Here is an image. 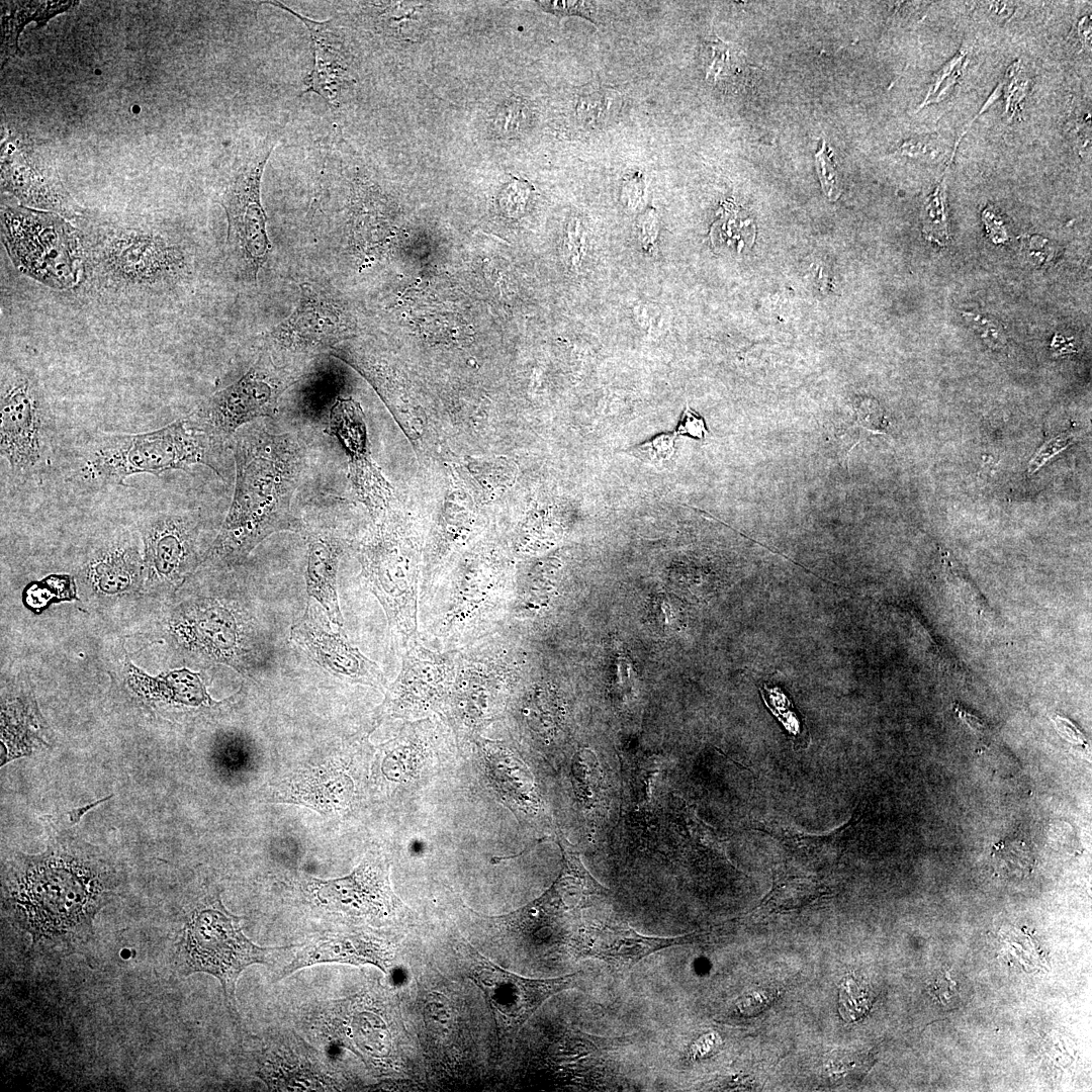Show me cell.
Wrapping results in <instances>:
<instances>
[{
    "label": "cell",
    "instance_id": "cell-1",
    "mask_svg": "<svg viewBox=\"0 0 1092 1092\" xmlns=\"http://www.w3.org/2000/svg\"><path fill=\"white\" fill-rule=\"evenodd\" d=\"M81 851L62 843L40 855L20 853L11 862L3 886L5 904L33 943L70 945L92 935L115 874Z\"/></svg>",
    "mask_w": 1092,
    "mask_h": 1092
},
{
    "label": "cell",
    "instance_id": "cell-2",
    "mask_svg": "<svg viewBox=\"0 0 1092 1092\" xmlns=\"http://www.w3.org/2000/svg\"><path fill=\"white\" fill-rule=\"evenodd\" d=\"M234 455L233 500L201 563L239 564L271 534L300 530L291 509L304 467L296 438L247 429L235 438Z\"/></svg>",
    "mask_w": 1092,
    "mask_h": 1092
},
{
    "label": "cell",
    "instance_id": "cell-3",
    "mask_svg": "<svg viewBox=\"0 0 1092 1092\" xmlns=\"http://www.w3.org/2000/svg\"><path fill=\"white\" fill-rule=\"evenodd\" d=\"M514 583L502 561L474 554L440 578L419 603V636L428 647L459 651L506 629Z\"/></svg>",
    "mask_w": 1092,
    "mask_h": 1092
},
{
    "label": "cell",
    "instance_id": "cell-4",
    "mask_svg": "<svg viewBox=\"0 0 1092 1092\" xmlns=\"http://www.w3.org/2000/svg\"><path fill=\"white\" fill-rule=\"evenodd\" d=\"M223 445L188 418L146 433H95L75 452L69 480L90 489L123 485L126 477L203 464L220 475L218 453Z\"/></svg>",
    "mask_w": 1092,
    "mask_h": 1092
},
{
    "label": "cell",
    "instance_id": "cell-5",
    "mask_svg": "<svg viewBox=\"0 0 1092 1092\" xmlns=\"http://www.w3.org/2000/svg\"><path fill=\"white\" fill-rule=\"evenodd\" d=\"M526 663L525 652L508 629L460 649L448 701L458 723L476 729L498 715L522 678Z\"/></svg>",
    "mask_w": 1092,
    "mask_h": 1092
},
{
    "label": "cell",
    "instance_id": "cell-6",
    "mask_svg": "<svg viewBox=\"0 0 1092 1092\" xmlns=\"http://www.w3.org/2000/svg\"><path fill=\"white\" fill-rule=\"evenodd\" d=\"M0 414V454L10 474L20 482L40 480L53 456L55 419L32 375L3 370Z\"/></svg>",
    "mask_w": 1092,
    "mask_h": 1092
},
{
    "label": "cell",
    "instance_id": "cell-7",
    "mask_svg": "<svg viewBox=\"0 0 1092 1092\" xmlns=\"http://www.w3.org/2000/svg\"><path fill=\"white\" fill-rule=\"evenodd\" d=\"M275 949L249 939L240 917L230 913L219 899L191 913L179 944L182 973H205L218 979L232 1011H237L236 985L242 972L251 965L266 963Z\"/></svg>",
    "mask_w": 1092,
    "mask_h": 1092
},
{
    "label": "cell",
    "instance_id": "cell-8",
    "mask_svg": "<svg viewBox=\"0 0 1092 1092\" xmlns=\"http://www.w3.org/2000/svg\"><path fill=\"white\" fill-rule=\"evenodd\" d=\"M2 238L14 265L54 288L77 283L80 249L75 230L60 215L26 208H2Z\"/></svg>",
    "mask_w": 1092,
    "mask_h": 1092
},
{
    "label": "cell",
    "instance_id": "cell-9",
    "mask_svg": "<svg viewBox=\"0 0 1092 1092\" xmlns=\"http://www.w3.org/2000/svg\"><path fill=\"white\" fill-rule=\"evenodd\" d=\"M299 378L263 354L238 381L207 397L187 418L224 445L244 425L273 417L280 396Z\"/></svg>",
    "mask_w": 1092,
    "mask_h": 1092
},
{
    "label": "cell",
    "instance_id": "cell-10",
    "mask_svg": "<svg viewBox=\"0 0 1092 1092\" xmlns=\"http://www.w3.org/2000/svg\"><path fill=\"white\" fill-rule=\"evenodd\" d=\"M391 530L381 529L366 545L363 571L371 593L377 598L386 615L389 629L403 650L420 640L419 597L420 582L417 566Z\"/></svg>",
    "mask_w": 1092,
    "mask_h": 1092
},
{
    "label": "cell",
    "instance_id": "cell-11",
    "mask_svg": "<svg viewBox=\"0 0 1092 1092\" xmlns=\"http://www.w3.org/2000/svg\"><path fill=\"white\" fill-rule=\"evenodd\" d=\"M278 140L276 134L268 133L247 143L234 162L220 199L229 220V234L255 274L267 261L271 249L260 186L265 165Z\"/></svg>",
    "mask_w": 1092,
    "mask_h": 1092
},
{
    "label": "cell",
    "instance_id": "cell-12",
    "mask_svg": "<svg viewBox=\"0 0 1092 1092\" xmlns=\"http://www.w3.org/2000/svg\"><path fill=\"white\" fill-rule=\"evenodd\" d=\"M459 950L468 977L483 992L500 1034L516 1032L551 996L579 983L573 973L550 979H530L516 975L490 962L466 941Z\"/></svg>",
    "mask_w": 1092,
    "mask_h": 1092
},
{
    "label": "cell",
    "instance_id": "cell-13",
    "mask_svg": "<svg viewBox=\"0 0 1092 1092\" xmlns=\"http://www.w3.org/2000/svg\"><path fill=\"white\" fill-rule=\"evenodd\" d=\"M236 615L221 601L197 600L176 609L168 629L175 643L188 653L242 670L249 650L246 630Z\"/></svg>",
    "mask_w": 1092,
    "mask_h": 1092
},
{
    "label": "cell",
    "instance_id": "cell-14",
    "mask_svg": "<svg viewBox=\"0 0 1092 1092\" xmlns=\"http://www.w3.org/2000/svg\"><path fill=\"white\" fill-rule=\"evenodd\" d=\"M458 651H439L418 640L402 653L401 668L388 688L381 716L413 717L448 704Z\"/></svg>",
    "mask_w": 1092,
    "mask_h": 1092
},
{
    "label": "cell",
    "instance_id": "cell-15",
    "mask_svg": "<svg viewBox=\"0 0 1092 1092\" xmlns=\"http://www.w3.org/2000/svg\"><path fill=\"white\" fill-rule=\"evenodd\" d=\"M141 535L148 585L176 587L201 564L199 525L192 513H156L143 522Z\"/></svg>",
    "mask_w": 1092,
    "mask_h": 1092
},
{
    "label": "cell",
    "instance_id": "cell-16",
    "mask_svg": "<svg viewBox=\"0 0 1092 1092\" xmlns=\"http://www.w3.org/2000/svg\"><path fill=\"white\" fill-rule=\"evenodd\" d=\"M290 637L307 656L335 676L354 684L384 687L386 679L377 663L363 655L346 636L334 631L323 611L311 601L292 625Z\"/></svg>",
    "mask_w": 1092,
    "mask_h": 1092
},
{
    "label": "cell",
    "instance_id": "cell-17",
    "mask_svg": "<svg viewBox=\"0 0 1092 1092\" xmlns=\"http://www.w3.org/2000/svg\"><path fill=\"white\" fill-rule=\"evenodd\" d=\"M328 433L345 449L360 497L371 512L381 511L388 503L390 488L372 460L360 404L352 398H337L329 415Z\"/></svg>",
    "mask_w": 1092,
    "mask_h": 1092
},
{
    "label": "cell",
    "instance_id": "cell-18",
    "mask_svg": "<svg viewBox=\"0 0 1092 1092\" xmlns=\"http://www.w3.org/2000/svg\"><path fill=\"white\" fill-rule=\"evenodd\" d=\"M697 935L648 936L627 924H601L578 928L570 939L575 958L595 959L618 971H629L644 958L664 948L694 942Z\"/></svg>",
    "mask_w": 1092,
    "mask_h": 1092
},
{
    "label": "cell",
    "instance_id": "cell-19",
    "mask_svg": "<svg viewBox=\"0 0 1092 1092\" xmlns=\"http://www.w3.org/2000/svg\"><path fill=\"white\" fill-rule=\"evenodd\" d=\"M343 315L331 293L315 284H300L292 312L271 331L272 341L292 352L331 347L344 327Z\"/></svg>",
    "mask_w": 1092,
    "mask_h": 1092
},
{
    "label": "cell",
    "instance_id": "cell-20",
    "mask_svg": "<svg viewBox=\"0 0 1092 1092\" xmlns=\"http://www.w3.org/2000/svg\"><path fill=\"white\" fill-rule=\"evenodd\" d=\"M85 584L101 598H118L145 579L143 550L128 532L116 534L91 550L81 568Z\"/></svg>",
    "mask_w": 1092,
    "mask_h": 1092
},
{
    "label": "cell",
    "instance_id": "cell-21",
    "mask_svg": "<svg viewBox=\"0 0 1092 1092\" xmlns=\"http://www.w3.org/2000/svg\"><path fill=\"white\" fill-rule=\"evenodd\" d=\"M297 17L307 28L313 55V66L304 92L322 96L330 105L338 106L345 85L351 81L348 56L333 21H316L293 11L281 2H268Z\"/></svg>",
    "mask_w": 1092,
    "mask_h": 1092
},
{
    "label": "cell",
    "instance_id": "cell-22",
    "mask_svg": "<svg viewBox=\"0 0 1092 1092\" xmlns=\"http://www.w3.org/2000/svg\"><path fill=\"white\" fill-rule=\"evenodd\" d=\"M322 904L358 914H386L394 907L385 868L365 861L350 876L330 881L313 880Z\"/></svg>",
    "mask_w": 1092,
    "mask_h": 1092
},
{
    "label": "cell",
    "instance_id": "cell-23",
    "mask_svg": "<svg viewBox=\"0 0 1092 1092\" xmlns=\"http://www.w3.org/2000/svg\"><path fill=\"white\" fill-rule=\"evenodd\" d=\"M391 961L389 945L377 937L364 933H329L298 950L284 968L283 976L315 964L333 962L354 966L373 965L386 973Z\"/></svg>",
    "mask_w": 1092,
    "mask_h": 1092
},
{
    "label": "cell",
    "instance_id": "cell-24",
    "mask_svg": "<svg viewBox=\"0 0 1092 1092\" xmlns=\"http://www.w3.org/2000/svg\"><path fill=\"white\" fill-rule=\"evenodd\" d=\"M2 182L24 204L67 215L78 210L54 171L24 156H13L2 163Z\"/></svg>",
    "mask_w": 1092,
    "mask_h": 1092
},
{
    "label": "cell",
    "instance_id": "cell-25",
    "mask_svg": "<svg viewBox=\"0 0 1092 1092\" xmlns=\"http://www.w3.org/2000/svg\"><path fill=\"white\" fill-rule=\"evenodd\" d=\"M342 554V544L332 534L320 532L309 535L306 589L308 595L322 605L329 618L339 626L344 623L337 594V572Z\"/></svg>",
    "mask_w": 1092,
    "mask_h": 1092
},
{
    "label": "cell",
    "instance_id": "cell-26",
    "mask_svg": "<svg viewBox=\"0 0 1092 1092\" xmlns=\"http://www.w3.org/2000/svg\"><path fill=\"white\" fill-rule=\"evenodd\" d=\"M124 671L129 687L148 701L180 704L188 707L216 704L207 694L199 673L186 668L152 676L127 662Z\"/></svg>",
    "mask_w": 1092,
    "mask_h": 1092
},
{
    "label": "cell",
    "instance_id": "cell-27",
    "mask_svg": "<svg viewBox=\"0 0 1092 1092\" xmlns=\"http://www.w3.org/2000/svg\"><path fill=\"white\" fill-rule=\"evenodd\" d=\"M75 1H13L2 2V54L5 58L19 51L17 40L20 31L29 21L38 26L67 10Z\"/></svg>",
    "mask_w": 1092,
    "mask_h": 1092
},
{
    "label": "cell",
    "instance_id": "cell-28",
    "mask_svg": "<svg viewBox=\"0 0 1092 1092\" xmlns=\"http://www.w3.org/2000/svg\"><path fill=\"white\" fill-rule=\"evenodd\" d=\"M1 719L2 747L5 746L3 755H6L2 760L3 764L8 759L29 753L31 745L39 738L36 730V709L34 706L30 707L28 701L2 703Z\"/></svg>",
    "mask_w": 1092,
    "mask_h": 1092
},
{
    "label": "cell",
    "instance_id": "cell-29",
    "mask_svg": "<svg viewBox=\"0 0 1092 1092\" xmlns=\"http://www.w3.org/2000/svg\"><path fill=\"white\" fill-rule=\"evenodd\" d=\"M711 236L715 246L741 252L753 243L754 222L743 211L728 205L713 225Z\"/></svg>",
    "mask_w": 1092,
    "mask_h": 1092
},
{
    "label": "cell",
    "instance_id": "cell-30",
    "mask_svg": "<svg viewBox=\"0 0 1092 1092\" xmlns=\"http://www.w3.org/2000/svg\"><path fill=\"white\" fill-rule=\"evenodd\" d=\"M621 101L620 94L615 90L592 91L579 97L576 114L584 126L600 127L614 119L620 110Z\"/></svg>",
    "mask_w": 1092,
    "mask_h": 1092
},
{
    "label": "cell",
    "instance_id": "cell-31",
    "mask_svg": "<svg viewBox=\"0 0 1092 1092\" xmlns=\"http://www.w3.org/2000/svg\"><path fill=\"white\" fill-rule=\"evenodd\" d=\"M923 234L926 240L943 247L949 243L945 206L944 178L935 190L925 198L922 207Z\"/></svg>",
    "mask_w": 1092,
    "mask_h": 1092
},
{
    "label": "cell",
    "instance_id": "cell-32",
    "mask_svg": "<svg viewBox=\"0 0 1092 1092\" xmlns=\"http://www.w3.org/2000/svg\"><path fill=\"white\" fill-rule=\"evenodd\" d=\"M994 868L1003 877H1022L1033 868L1034 858L1028 846L1021 841H1000L991 852Z\"/></svg>",
    "mask_w": 1092,
    "mask_h": 1092
},
{
    "label": "cell",
    "instance_id": "cell-33",
    "mask_svg": "<svg viewBox=\"0 0 1092 1092\" xmlns=\"http://www.w3.org/2000/svg\"><path fill=\"white\" fill-rule=\"evenodd\" d=\"M760 693L765 705L789 731L794 744L799 745L805 742L808 745L810 739L807 727L799 720L792 703L781 689L763 685Z\"/></svg>",
    "mask_w": 1092,
    "mask_h": 1092
},
{
    "label": "cell",
    "instance_id": "cell-34",
    "mask_svg": "<svg viewBox=\"0 0 1092 1092\" xmlns=\"http://www.w3.org/2000/svg\"><path fill=\"white\" fill-rule=\"evenodd\" d=\"M676 437L674 432L662 433L626 452L646 464L662 467L674 454Z\"/></svg>",
    "mask_w": 1092,
    "mask_h": 1092
},
{
    "label": "cell",
    "instance_id": "cell-35",
    "mask_svg": "<svg viewBox=\"0 0 1092 1092\" xmlns=\"http://www.w3.org/2000/svg\"><path fill=\"white\" fill-rule=\"evenodd\" d=\"M869 1000L853 978H845L839 990V1012L846 1021L859 1020L869 1010Z\"/></svg>",
    "mask_w": 1092,
    "mask_h": 1092
},
{
    "label": "cell",
    "instance_id": "cell-36",
    "mask_svg": "<svg viewBox=\"0 0 1092 1092\" xmlns=\"http://www.w3.org/2000/svg\"><path fill=\"white\" fill-rule=\"evenodd\" d=\"M816 165L819 180L825 195L830 200H836L840 195L838 175L832 160V154L825 142L821 150L816 154Z\"/></svg>",
    "mask_w": 1092,
    "mask_h": 1092
},
{
    "label": "cell",
    "instance_id": "cell-37",
    "mask_svg": "<svg viewBox=\"0 0 1092 1092\" xmlns=\"http://www.w3.org/2000/svg\"><path fill=\"white\" fill-rule=\"evenodd\" d=\"M856 423L873 433H885L886 420L879 404L870 399H857L854 402Z\"/></svg>",
    "mask_w": 1092,
    "mask_h": 1092
},
{
    "label": "cell",
    "instance_id": "cell-38",
    "mask_svg": "<svg viewBox=\"0 0 1092 1092\" xmlns=\"http://www.w3.org/2000/svg\"><path fill=\"white\" fill-rule=\"evenodd\" d=\"M964 316L991 348L999 349L1005 345L1006 338L998 322L971 312H964Z\"/></svg>",
    "mask_w": 1092,
    "mask_h": 1092
},
{
    "label": "cell",
    "instance_id": "cell-39",
    "mask_svg": "<svg viewBox=\"0 0 1092 1092\" xmlns=\"http://www.w3.org/2000/svg\"><path fill=\"white\" fill-rule=\"evenodd\" d=\"M1074 437L1075 435L1070 429L1046 442L1031 459L1028 465V474H1033L1052 457L1071 445Z\"/></svg>",
    "mask_w": 1092,
    "mask_h": 1092
},
{
    "label": "cell",
    "instance_id": "cell-40",
    "mask_svg": "<svg viewBox=\"0 0 1092 1092\" xmlns=\"http://www.w3.org/2000/svg\"><path fill=\"white\" fill-rule=\"evenodd\" d=\"M541 9L546 12L555 14L559 17L577 15L581 16L592 22H595L592 17V3L581 1H538Z\"/></svg>",
    "mask_w": 1092,
    "mask_h": 1092
},
{
    "label": "cell",
    "instance_id": "cell-41",
    "mask_svg": "<svg viewBox=\"0 0 1092 1092\" xmlns=\"http://www.w3.org/2000/svg\"><path fill=\"white\" fill-rule=\"evenodd\" d=\"M674 433L677 436H688L697 440H703L708 434V429L705 420L687 406L680 416Z\"/></svg>",
    "mask_w": 1092,
    "mask_h": 1092
},
{
    "label": "cell",
    "instance_id": "cell-42",
    "mask_svg": "<svg viewBox=\"0 0 1092 1092\" xmlns=\"http://www.w3.org/2000/svg\"><path fill=\"white\" fill-rule=\"evenodd\" d=\"M1048 240L1040 237H1028L1021 240L1022 250L1024 249L1025 258L1040 265V263L1046 262L1053 255V249L1048 248Z\"/></svg>",
    "mask_w": 1092,
    "mask_h": 1092
},
{
    "label": "cell",
    "instance_id": "cell-43",
    "mask_svg": "<svg viewBox=\"0 0 1092 1092\" xmlns=\"http://www.w3.org/2000/svg\"><path fill=\"white\" fill-rule=\"evenodd\" d=\"M712 55L711 63L708 67L707 77L716 79L721 75L728 65L729 51L726 43L721 40L711 43Z\"/></svg>",
    "mask_w": 1092,
    "mask_h": 1092
},
{
    "label": "cell",
    "instance_id": "cell-44",
    "mask_svg": "<svg viewBox=\"0 0 1092 1092\" xmlns=\"http://www.w3.org/2000/svg\"><path fill=\"white\" fill-rule=\"evenodd\" d=\"M982 219L984 220L988 234L990 235L994 243H1002L1008 239L1003 222L1000 216L995 213L993 208H986L983 212Z\"/></svg>",
    "mask_w": 1092,
    "mask_h": 1092
},
{
    "label": "cell",
    "instance_id": "cell-45",
    "mask_svg": "<svg viewBox=\"0 0 1092 1092\" xmlns=\"http://www.w3.org/2000/svg\"><path fill=\"white\" fill-rule=\"evenodd\" d=\"M1055 723L1057 725L1060 734L1069 742L1080 745H1087V740L1082 731L1075 726L1071 721L1066 718L1056 716Z\"/></svg>",
    "mask_w": 1092,
    "mask_h": 1092
},
{
    "label": "cell",
    "instance_id": "cell-46",
    "mask_svg": "<svg viewBox=\"0 0 1092 1092\" xmlns=\"http://www.w3.org/2000/svg\"><path fill=\"white\" fill-rule=\"evenodd\" d=\"M641 230V238L645 242L651 241L655 238L657 233V217L654 210L646 211L640 219H638Z\"/></svg>",
    "mask_w": 1092,
    "mask_h": 1092
},
{
    "label": "cell",
    "instance_id": "cell-47",
    "mask_svg": "<svg viewBox=\"0 0 1092 1092\" xmlns=\"http://www.w3.org/2000/svg\"><path fill=\"white\" fill-rule=\"evenodd\" d=\"M954 711H956L957 715L962 720H964L971 728H973L976 731H980V732L984 731L985 724L977 716L972 715L971 713L967 712L960 705H954Z\"/></svg>",
    "mask_w": 1092,
    "mask_h": 1092
},
{
    "label": "cell",
    "instance_id": "cell-48",
    "mask_svg": "<svg viewBox=\"0 0 1092 1092\" xmlns=\"http://www.w3.org/2000/svg\"><path fill=\"white\" fill-rule=\"evenodd\" d=\"M625 196L630 204L637 203L642 195V181L638 178L630 181L625 186Z\"/></svg>",
    "mask_w": 1092,
    "mask_h": 1092
},
{
    "label": "cell",
    "instance_id": "cell-49",
    "mask_svg": "<svg viewBox=\"0 0 1092 1092\" xmlns=\"http://www.w3.org/2000/svg\"><path fill=\"white\" fill-rule=\"evenodd\" d=\"M110 798H111V796H109V797H106V798H104V799H101V800H99V801H97V802H95V803H93V804H89V805H86V806H83V807H80V808H77V809H74V810L70 811V812L68 813V816H69V818H70V819H69V820H70V824H75V823H78V822H79V820H80V818H81V817H82V816H83V815H84V814H85V813H86V812H87V811H88L89 809H91V808H93V807L97 806V805H98V804H100L101 802H104V801H106V800H108V799H110Z\"/></svg>",
    "mask_w": 1092,
    "mask_h": 1092
}]
</instances>
